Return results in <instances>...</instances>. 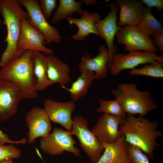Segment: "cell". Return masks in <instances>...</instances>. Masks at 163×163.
I'll use <instances>...</instances> for the list:
<instances>
[{
    "instance_id": "7",
    "label": "cell",
    "mask_w": 163,
    "mask_h": 163,
    "mask_svg": "<svg viewBox=\"0 0 163 163\" xmlns=\"http://www.w3.org/2000/svg\"><path fill=\"white\" fill-rule=\"evenodd\" d=\"M157 61L163 65V55L141 51L129 52L127 54L117 53L112 57L108 69L111 75L117 76L123 70L132 69L142 64Z\"/></svg>"
},
{
    "instance_id": "17",
    "label": "cell",
    "mask_w": 163,
    "mask_h": 163,
    "mask_svg": "<svg viewBox=\"0 0 163 163\" xmlns=\"http://www.w3.org/2000/svg\"><path fill=\"white\" fill-rule=\"evenodd\" d=\"M120 9L118 26L137 25L138 24L145 6L141 1L115 0Z\"/></svg>"
},
{
    "instance_id": "32",
    "label": "cell",
    "mask_w": 163,
    "mask_h": 163,
    "mask_svg": "<svg viewBox=\"0 0 163 163\" xmlns=\"http://www.w3.org/2000/svg\"><path fill=\"white\" fill-rule=\"evenodd\" d=\"M141 1L149 7H156L159 10H162L163 8V0H141Z\"/></svg>"
},
{
    "instance_id": "30",
    "label": "cell",
    "mask_w": 163,
    "mask_h": 163,
    "mask_svg": "<svg viewBox=\"0 0 163 163\" xmlns=\"http://www.w3.org/2000/svg\"><path fill=\"white\" fill-rule=\"evenodd\" d=\"M152 37L154 38L152 40L153 43L156 45L160 51H163V29L156 32Z\"/></svg>"
},
{
    "instance_id": "29",
    "label": "cell",
    "mask_w": 163,
    "mask_h": 163,
    "mask_svg": "<svg viewBox=\"0 0 163 163\" xmlns=\"http://www.w3.org/2000/svg\"><path fill=\"white\" fill-rule=\"evenodd\" d=\"M40 7L42 12L46 19L48 21L57 7L56 0H40Z\"/></svg>"
},
{
    "instance_id": "2",
    "label": "cell",
    "mask_w": 163,
    "mask_h": 163,
    "mask_svg": "<svg viewBox=\"0 0 163 163\" xmlns=\"http://www.w3.org/2000/svg\"><path fill=\"white\" fill-rule=\"evenodd\" d=\"M37 51L26 50L19 57L8 62L0 70V80L11 82L17 86L23 99H33L38 96L33 60Z\"/></svg>"
},
{
    "instance_id": "1",
    "label": "cell",
    "mask_w": 163,
    "mask_h": 163,
    "mask_svg": "<svg viewBox=\"0 0 163 163\" xmlns=\"http://www.w3.org/2000/svg\"><path fill=\"white\" fill-rule=\"evenodd\" d=\"M158 126L156 120L127 114L119 129L126 143L139 147L152 159L154 151L160 146L157 140L163 136V133L158 129Z\"/></svg>"
},
{
    "instance_id": "31",
    "label": "cell",
    "mask_w": 163,
    "mask_h": 163,
    "mask_svg": "<svg viewBox=\"0 0 163 163\" xmlns=\"http://www.w3.org/2000/svg\"><path fill=\"white\" fill-rule=\"evenodd\" d=\"M27 142L26 139L23 138L19 141H13L9 138L8 136L4 133L2 132L0 130V144L4 145L6 143H15L24 144Z\"/></svg>"
},
{
    "instance_id": "33",
    "label": "cell",
    "mask_w": 163,
    "mask_h": 163,
    "mask_svg": "<svg viewBox=\"0 0 163 163\" xmlns=\"http://www.w3.org/2000/svg\"><path fill=\"white\" fill-rule=\"evenodd\" d=\"M82 2H84L86 5H94L97 3L95 0H82Z\"/></svg>"
},
{
    "instance_id": "14",
    "label": "cell",
    "mask_w": 163,
    "mask_h": 163,
    "mask_svg": "<svg viewBox=\"0 0 163 163\" xmlns=\"http://www.w3.org/2000/svg\"><path fill=\"white\" fill-rule=\"evenodd\" d=\"M25 120L29 130V143H33L37 138L47 136L52 129L51 121L44 109L32 108L27 113Z\"/></svg>"
},
{
    "instance_id": "16",
    "label": "cell",
    "mask_w": 163,
    "mask_h": 163,
    "mask_svg": "<svg viewBox=\"0 0 163 163\" xmlns=\"http://www.w3.org/2000/svg\"><path fill=\"white\" fill-rule=\"evenodd\" d=\"M98 53L95 56L88 52H85L78 66V69H86L95 72L94 79L105 78L108 75L109 56L107 49L103 45L98 48Z\"/></svg>"
},
{
    "instance_id": "26",
    "label": "cell",
    "mask_w": 163,
    "mask_h": 163,
    "mask_svg": "<svg viewBox=\"0 0 163 163\" xmlns=\"http://www.w3.org/2000/svg\"><path fill=\"white\" fill-rule=\"evenodd\" d=\"M149 65L145 64L144 66L140 68H134L129 72L132 75H142L150 76L156 78L163 77V65L157 61H154Z\"/></svg>"
},
{
    "instance_id": "28",
    "label": "cell",
    "mask_w": 163,
    "mask_h": 163,
    "mask_svg": "<svg viewBox=\"0 0 163 163\" xmlns=\"http://www.w3.org/2000/svg\"><path fill=\"white\" fill-rule=\"evenodd\" d=\"M21 153V150L15 147L13 143L9 145L0 144V161L8 159L19 158Z\"/></svg>"
},
{
    "instance_id": "6",
    "label": "cell",
    "mask_w": 163,
    "mask_h": 163,
    "mask_svg": "<svg viewBox=\"0 0 163 163\" xmlns=\"http://www.w3.org/2000/svg\"><path fill=\"white\" fill-rule=\"evenodd\" d=\"M76 144L70 131L55 127L52 133L41 138L40 147L43 152L50 155H61L66 151L79 156L81 151L75 146Z\"/></svg>"
},
{
    "instance_id": "13",
    "label": "cell",
    "mask_w": 163,
    "mask_h": 163,
    "mask_svg": "<svg viewBox=\"0 0 163 163\" xmlns=\"http://www.w3.org/2000/svg\"><path fill=\"white\" fill-rule=\"evenodd\" d=\"M124 119L104 113L91 129L101 143L115 142L122 136L119 126Z\"/></svg>"
},
{
    "instance_id": "18",
    "label": "cell",
    "mask_w": 163,
    "mask_h": 163,
    "mask_svg": "<svg viewBox=\"0 0 163 163\" xmlns=\"http://www.w3.org/2000/svg\"><path fill=\"white\" fill-rule=\"evenodd\" d=\"M100 15L96 12L90 13L84 11L83 14L80 18H72L67 20L71 26L76 25L78 27L77 32L71 37L77 41H82L91 34H95L101 37L96 26V23L101 19Z\"/></svg>"
},
{
    "instance_id": "8",
    "label": "cell",
    "mask_w": 163,
    "mask_h": 163,
    "mask_svg": "<svg viewBox=\"0 0 163 163\" xmlns=\"http://www.w3.org/2000/svg\"><path fill=\"white\" fill-rule=\"evenodd\" d=\"M46 44V39L43 35L37 29L31 25L28 20L22 18L15 58L27 50L40 52L47 55L53 54V50L45 46L44 45Z\"/></svg>"
},
{
    "instance_id": "35",
    "label": "cell",
    "mask_w": 163,
    "mask_h": 163,
    "mask_svg": "<svg viewBox=\"0 0 163 163\" xmlns=\"http://www.w3.org/2000/svg\"><path fill=\"white\" fill-rule=\"evenodd\" d=\"M44 163H46V162H44Z\"/></svg>"
},
{
    "instance_id": "21",
    "label": "cell",
    "mask_w": 163,
    "mask_h": 163,
    "mask_svg": "<svg viewBox=\"0 0 163 163\" xmlns=\"http://www.w3.org/2000/svg\"><path fill=\"white\" fill-rule=\"evenodd\" d=\"M81 75L73 82L70 88L65 86L62 87L70 93L72 100L75 102L88 93L89 87L94 80V72L86 69L80 70Z\"/></svg>"
},
{
    "instance_id": "19",
    "label": "cell",
    "mask_w": 163,
    "mask_h": 163,
    "mask_svg": "<svg viewBox=\"0 0 163 163\" xmlns=\"http://www.w3.org/2000/svg\"><path fill=\"white\" fill-rule=\"evenodd\" d=\"M102 144L104 150L96 163H132L128 156L127 143L123 136L115 142Z\"/></svg>"
},
{
    "instance_id": "23",
    "label": "cell",
    "mask_w": 163,
    "mask_h": 163,
    "mask_svg": "<svg viewBox=\"0 0 163 163\" xmlns=\"http://www.w3.org/2000/svg\"><path fill=\"white\" fill-rule=\"evenodd\" d=\"M58 6L54 12L51 22L55 24L64 19L67 20L72 18L75 13L82 15L84 12L82 7V1L59 0Z\"/></svg>"
},
{
    "instance_id": "27",
    "label": "cell",
    "mask_w": 163,
    "mask_h": 163,
    "mask_svg": "<svg viewBox=\"0 0 163 163\" xmlns=\"http://www.w3.org/2000/svg\"><path fill=\"white\" fill-rule=\"evenodd\" d=\"M127 147L129 157L132 163H150L148 156L139 148L128 143Z\"/></svg>"
},
{
    "instance_id": "3",
    "label": "cell",
    "mask_w": 163,
    "mask_h": 163,
    "mask_svg": "<svg viewBox=\"0 0 163 163\" xmlns=\"http://www.w3.org/2000/svg\"><path fill=\"white\" fill-rule=\"evenodd\" d=\"M19 0H0V15L3 18L2 24L6 25L7 31L5 40L7 45L2 54L0 68L15 58L21 19H30L28 12L23 10Z\"/></svg>"
},
{
    "instance_id": "11",
    "label": "cell",
    "mask_w": 163,
    "mask_h": 163,
    "mask_svg": "<svg viewBox=\"0 0 163 163\" xmlns=\"http://www.w3.org/2000/svg\"><path fill=\"white\" fill-rule=\"evenodd\" d=\"M23 99L18 87L13 83L0 80V122H4L17 113L18 104Z\"/></svg>"
},
{
    "instance_id": "9",
    "label": "cell",
    "mask_w": 163,
    "mask_h": 163,
    "mask_svg": "<svg viewBox=\"0 0 163 163\" xmlns=\"http://www.w3.org/2000/svg\"><path fill=\"white\" fill-rule=\"evenodd\" d=\"M115 37L118 43L125 46V51L156 53L158 50L151 37L142 32L136 26L127 25L122 26Z\"/></svg>"
},
{
    "instance_id": "34",
    "label": "cell",
    "mask_w": 163,
    "mask_h": 163,
    "mask_svg": "<svg viewBox=\"0 0 163 163\" xmlns=\"http://www.w3.org/2000/svg\"><path fill=\"white\" fill-rule=\"evenodd\" d=\"M0 163H14L12 159H8L0 161Z\"/></svg>"
},
{
    "instance_id": "25",
    "label": "cell",
    "mask_w": 163,
    "mask_h": 163,
    "mask_svg": "<svg viewBox=\"0 0 163 163\" xmlns=\"http://www.w3.org/2000/svg\"><path fill=\"white\" fill-rule=\"evenodd\" d=\"M98 100L100 106L96 109L97 112L107 113L123 119L126 117V113L116 99L111 101L101 98H98Z\"/></svg>"
},
{
    "instance_id": "15",
    "label": "cell",
    "mask_w": 163,
    "mask_h": 163,
    "mask_svg": "<svg viewBox=\"0 0 163 163\" xmlns=\"http://www.w3.org/2000/svg\"><path fill=\"white\" fill-rule=\"evenodd\" d=\"M44 105L51 121L59 124L66 130H72V115L75 108V102L71 100L66 102H59L48 99L45 100Z\"/></svg>"
},
{
    "instance_id": "10",
    "label": "cell",
    "mask_w": 163,
    "mask_h": 163,
    "mask_svg": "<svg viewBox=\"0 0 163 163\" xmlns=\"http://www.w3.org/2000/svg\"><path fill=\"white\" fill-rule=\"evenodd\" d=\"M26 8L30 17L29 24L44 36L47 44L61 43L62 37L58 29L52 26L43 15L37 0H19Z\"/></svg>"
},
{
    "instance_id": "5",
    "label": "cell",
    "mask_w": 163,
    "mask_h": 163,
    "mask_svg": "<svg viewBox=\"0 0 163 163\" xmlns=\"http://www.w3.org/2000/svg\"><path fill=\"white\" fill-rule=\"evenodd\" d=\"M87 121L80 115L73 117L72 135L76 136L82 150L87 154L92 163L99 159L104 150V147L93 133L88 129Z\"/></svg>"
},
{
    "instance_id": "20",
    "label": "cell",
    "mask_w": 163,
    "mask_h": 163,
    "mask_svg": "<svg viewBox=\"0 0 163 163\" xmlns=\"http://www.w3.org/2000/svg\"><path fill=\"white\" fill-rule=\"evenodd\" d=\"M47 56L48 78L54 84L65 86L71 81L70 69L68 65L53 54Z\"/></svg>"
},
{
    "instance_id": "24",
    "label": "cell",
    "mask_w": 163,
    "mask_h": 163,
    "mask_svg": "<svg viewBox=\"0 0 163 163\" xmlns=\"http://www.w3.org/2000/svg\"><path fill=\"white\" fill-rule=\"evenodd\" d=\"M152 11L151 8L145 6L136 26L142 32L149 37L163 29L162 23L154 16Z\"/></svg>"
},
{
    "instance_id": "4",
    "label": "cell",
    "mask_w": 163,
    "mask_h": 163,
    "mask_svg": "<svg viewBox=\"0 0 163 163\" xmlns=\"http://www.w3.org/2000/svg\"><path fill=\"white\" fill-rule=\"evenodd\" d=\"M126 113L144 117L158 107L148 90L140 91L135 83H122L111 90Z\"/></svg>"
},
{
    "instance_id": "22",
    "label": "cell",
    "mask_w": 163,
    "mask_h": 163,
    "mask_svg": "<svg viewBox=\"0 0 163 163\" xmlns=\"http://www.w3.org/2000/svg\"><path fill=\"white\" fill-rule=\"evenodd\" d=\"M34 71L37 79L36 89L42 91L54 84L48 78L47 56L42 52L37 51L34 56Z\"/></svg>"
},
{
    "instance_id": "12",
    "label": "cell",
    "mask_w": 163,
    "mask_h": 163,
    "mask_svg": "<svg viewBox=\"0 0 163 163\" xmlns=\"http://www.w3.org/2000/svg\"><path fill=\"white\" fill-rule=\"evenodd\" d=\"M106 6L110 8V11L105 18L96 22V26L101 37L104 39L107 44L109 56L108 68L112 56L117 53L113 41L116 34L122 27L118 26L117 23V14L119 9L118 5L114 3Z\"/></svg>"
}]
</instances>
